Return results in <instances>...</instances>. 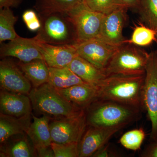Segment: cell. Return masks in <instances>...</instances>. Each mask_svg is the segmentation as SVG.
<instances>
[{
    "mask_svg": "<svg viewBox=\"0 0 157 157\" xmlns=\"http://www.w3.org/2000/svg\"><path fill=\"white\" fill-rule=\"evenodd\" d=\"M87 126L85 110L75 116L51 118L49 128L52 141L60 144L79 143Z\"/></svg>",
    "mask_w": 157,
    "mask_h": 157,
    "instance_id": "obj_8",
    "label": "cell"
},
{
    "mask_svg": "<svg viewBox=\"0 0 157 157\" xmlns=\"http://www.w3.org/2000/svg\"><path fill=\"white\" fill-rule=\"evenodd\" d=\"M84 0H36L34 6L39 16L52 13L66 14Z\"/></svg>",
    "mask_w": 157,
    "mask_h": 157,
    "instance_id": "obj_23",
    "label": "cell"
},
{
    "mask_svg": "<svg viewBox=\"0 0 157 157\" xmlns=\"http://www.w3.org/2000/svg\"><path fill=\"white\" fill-rule=\"evenodd\" d=\"M114 154L109 150L107 144L103 147L100 148L94 154L92 157H108L114 156Z\"/></svg>",
    "mask_w": 157,
    "mask_h": 157,
    "instance_id": "obj_31",
    "label": "cell"
},
{
    "mask_svg": "<svg viewBox=\"0 0 157 157\" xmlns=\"http://www.w3.org/2000/svg\"></svg>",
    "mask_w": 157,
    "mask_h": 157,
    "instance_id": "obj_36",
    "label": "cell"
},
{
    "mask_svg": "<svg viewBox=\"0 0 157 157\" xmlns=\"http://www.w3.org/2000/svg\"><path fill=\"white\" fill-rule=\"evenodd\" d=\"M156 33H157V29L156 30Z\"/></svg>",
    "mask_w": 157,
    "mask_h": 157,
    "instance_id": "obj_35",
    "label": "cell"
},
{
    "mask_svg": "<svg viewBox=\"0 0 157 157\" xmlns=\"http://www.w3.org/2000/svg\"><path fill=\"white\" fill-rule=\"evenodd\" d=\"M149 53L134 45H124L118 47L104 71L111 75H144Z\"/></svg>",
    "mask_w": 157,
    "mask_h": 157,
    "instance_id": "obj_4",
    "label": "cell"
},
{
    "mask_svg": "<svg viewBox=\"0 0 157 157\" xmlns=\"http://www.w3.org/2000/svg\"><path fill=\"white\" fill-rule=\"evenodd\" d=\"M1 89L29 95L32 89L30 82L13 61L4 58L0 61Z\"/></svg>",
    "mask_w": 157,
    "mask_h": 157,
    "instance_id": "obj_12",
    "label": "cell"
},
{
    "mask_svg": "<svg viewBox=\"0 0 157 157\" xmlns=\"http://www.w3.org/2000/svg\"><path fill=\"white\" fill-rule=\"evenodd\" d=\"M51 147L55 157H79V143H57L52 142Z\"/></svg>",
    "mask_w": 157,
    "mask_h": 157,
    "instance_id": "obj_29",
    "label": "cell"
},
{
    "mask_svg": "<svg viewBox=\"0 0 157 157\" xmlns=\"http://www.w3.org/2000/svg\"><path fill=\"white\" fill-rule=\"evenodd\" d=\"M65 14L74 27L76 43L97 38L105 15L91 9L84 0Z\"/></svg>",
    "mask_w": 157,
    "mask_h": 157,
    "instance_id": "obj_6",
    "label": "cell"
},
{
    "mask_svg": "<svg viewBox=\"0 0 157 157\" xmlns=\"http://www.w3.org/2000/svg\"><path fill=\"white\" fill-rule=\"evenodd\" d=\"M145 74L111 75L97 86L98 99L108 100L132 107H143L142 95Z\"/></svg>",
    "mask_w": 157,
    "mask_h": 157,
    "instance_id": "obj_1",
    "label": "cell"
},
{
    "mask_svg": "<svg viewBox=\"0 0 157 157\" xmlns=\"http://www.w3.org/2000/svg\"><path fill=\"white\" fill-rule=\"evenodd\" d=\"M138 9L140 17L146 25L157 29V0H140Z\"/></svg>",
    "mask_w": 157,
    "mask_h": 157,
    "instance_id": "obj_26",
    "label": "cell"
},
{
    "mask_svg": "<svg viewBox=\"0 0 157 157\" xmlns=\"http://www.w3.org/2000/svg\"><path fill=\"white\" fill-rule=\"evenodd\" d=\"M17 65L33 88L48 82L49 67L44 59H37L27 63L20 61Z\"/></svg>",
    "mask_w": 157,
    "mask_h": 157,
    "instance_id": "obj_21",
    "label": "cell"
},
{
    "mask_svg": "<svg viewBox=\"0 0 157 157\" xmlns=\"http://www.w3.org/2000/svg\"><path fill=\"white\" fill-rule=\"evenodd\" d=\"M32 117V113L19 117L0 113V144L14 135L27 133Z\"/></svg>",
    "mask_w": 157,
    "mask_h": 157,
    "instance_id": "obj_19",
    "label": "cell"
},
{
    "mask_svg": "<svg viewBox=\"0 0 157 157\" xmlns=\"http://www.w3.org/2000/svg\"><path fill=\"white\" fill-rule=\"evenodd\" d=\"M1 157H38L33 142L27 133L12 136L1 144Z\"/></svg>",
    "mask_w": 157,
    "mask_h": 157,
    "instance_id": "obj_18",
    "label": "cell"
},
{
    "mask_svg": "<svg viewBox=\"0 0 157 157\" xmlns=\"http://www.w3.org/2000/svg\"><path fill=\"white\" fill-rule=\"evenodd\" d=\"M39 46L43 59L49 67H68L78 55L75 44L53 45L40 42Z\"/></svg>",
    "mask_w": 157,
    "mask_h": 157,
    "instance_id": "obj_15",
    "label": "cell"
},
{
    "mask_svg": "<svg viewBox=\"0 0 157 157\" xmlns=\"http://www.w3.org/2000/svg\"><path fill=\"white\" fill-rule=\"evenodd\" d=\"M82 80L97 86L107 76L104 71L77 55L68 66Z\"/></svg>",
    "mask_w": 157,
    "mask_h": 157,
    "instance_id": "obj_20",
    "label": "cell"
},
{
    "mask_svg": "<svg viewBox=\"0 0 157 157\" xmlns=\"http://www.w3.org/2000/svg\"><path fill=\"white\" fill-rule=\"evenodd\" d=\"M39 16L42 27L35 37L40 42L53 45L76 44L74 27L66 14L56 13Z\"/></svg>",
    "mask_w": 157,
    "mask_h": 157,
    "instance_id": "obj_5",
    "label": "cell"
},
{
    "mask_svg": "<svg viewBox=\"0 0 157 157\" xmlns=\"http://www.w3.org/2000/svg\"><path fill=\"white\" fill-rule=\"evenodd\" d=\"M157 35L155 30L141 24L135 26L131 38L126 43L137 47L148 46L157 40Z\"/></svg>",
    "mask_w": 157,
    "mask_h": 157,
    "instance_id": "obj_25",
    "label": "cell"
},
{
    "mask_svg": "<svg viewBox=\"0 0 157 157\" xmlns=\"http://www.w3.org/2000/svg\"><path fill=\"white\" fill-rule=\"evenodd\" d=\"M40 41L36 37L23 38L18 36L7 43H1V58L13 57L20 61L29 62L37 59H43L39 46Z\"/></svg>",
    "mask_w": 157,
    "mask_h": 157,
    "instance_id": "obj_10",
    "label": "cell"
},
{
    "mask_svg": "<svg viewBox=\"0 0 157 157\" xmlns=\"http://www.w3.org/2000/svg\"><path fill=\"white\" fill-rule=\"evenodd\" d=\"M23 21L27 28L32 32L39 31L42 27V22L39 15L32 9L26 10L23 13Z\"/></svg>",
    "mask_w": 157,
    "mask_h": 157,
    "instance_id": "obj_30",
    "label": "cell"
},
{
    "mask_svg": "<svg viewBox=\"0 0 157 157\" xmlns=\"http://www.w3.org/2000/svg\"><path fill=\"white\" fill-rule=\"evenodd\" d=\"M141 155L144 157H157V142L146 148Z\"/></svg>",
    "mask_w": 157,
    "mask_h": 157,
    "instance_id": "obj_32",
    "label": "cell"
},
{
    "mask_svg": "<svg viewBox=\"0 0 157 157\" xmlns=\"http://www.w3.org/2000/svg\"><path fill=\"white\" fill-rule=\"evenodd\" d=\"M140 108L98 99L85 109L87 126L121 129L140 117Z\"/></svg>",
    "mask_w": 157,
    "mask_h": 157,
    "instance_id": "obj_2",
    "label": "cell"
},
{
    "mask_svg": "<svg viewBox=\"0 0 157 157\" xmlns=\"http://www.w3.org/2000/svg\"><path fill=\"white\" fill-rule=\"evenodd\" d=\"M56 89L66 100L82 109H86L98 100L97 86L88 83L77 84L67 88Z\"/></svg>",
    "mask_w": 157,
    "mask_h": 157,
    "instance_id": "obj_17",
    "label": "cell"
},
{
    "mask_svg": "<svg viewBox=\"0 0 157 157\" xmlns=\"http://www.w3.org/2000/svg\"><path fill=\"white\" fill-rule=\"evenodd\" d=\"M28 95L34 111L52 118L75 116L85 110L66 100L48 82L33 88Z\"/></svg>",
    "mask_w": 157,
    "mask_h": 157,
    "instance_id": "obj_3",
    "label": "cell"
},
{
    "mask_svg": "<svg viewBox=\"0 0 157 157\" xmlns=\"http://www.w3.org/2000/svg\"><path fill=\"white\" fill-rule=\"evenodd\" d=\"M84 1L91 9L104 14H109L119 8H127L121 0H84Z\"/></svg>",
    "mask_w": 157,
    "mask_h": 157,
    "instance_id": "obj_28",
    "label": "cell"
},
{
    "mask_svg": "<svg viewBox=\"0 0 157 157\" xmlns=\"http://www.w3.org/2000/svg\"><path fill=\"white\" fill-rule=\"evenodd\" d=\"M127 9L123 7L105 14L97 38L117 47L126 44L123 31L126 21Z\"/></svg>",
    "mask_w": 157,
    "mask_h": 157,
    "instance_id": "obj_9",
    "label": "cell"
},
{
    "mask_svg": "<svg viewBox=\"0 0 157 157\" xmlns=\"http://www.w3.org/2000/svg\"><path fill=\"white\" fill-rule=\"evenodd\" d=\"M49 71L48 83L57 89L67 88L76 85L86 83L68 67H49Z\"/></svg>",
    "mask_w": 157,
    "mask_h": 157,
    "instance_id": "obj_22",
    "label": "cell"
},
{
    "mask_svg": "<svg viewBox=\"0 0 157 157\" xmlns=\"http://www.w3.org/2000/svg\"><path fill=\"white\" fill-rule=\"evenodd\" d=\"M145 137L143 129H133L125 133L121 137L119 142L127 149L135 151L140 149Z\"/></svg>",
    "mask_w": 157,
    "mask_h": 157,
    "instance_id": "obj_27",
    "label": "cell"
},
{
    "mask_svg": "<svg viewBox=\"0 0 157 157\" xmlns=\"http://www.w3.org/2000/svg\"><path fill=\"white\" fill-rule=\"evenodd\" d=\"M75 45L78 56L103 70L118 48L97 38L76 43Z\"/></svg>",
    "mask_w": 157,
    "mask_h": 157,
    "instance_id": "obj_11",
    "label": "cell"
},
{
    "mask_svg": "<svg viewBox=\"0 0 157 157\" xmlns=\"http://www.w3.org/2000/svg\"><path fill=\"white\" fill-rule=\"evenodd\" d=\"M143 107L151 122V138L157 142V52H151L145 73L143 95Z\"/></svg>",
    "mask_w": 157,
    "mask_h": 157,
    "instance_id": "obj_7",
    "label": "cell"
},
{
    "mask_svg": "<svg viewBox=\"0 0 157 157\" xmlns=\"http://www.w3.org/2000/svg\"><path fill=\"white\" fill-rule=\"evenodd\" d=\"M120 129L87 126L79 143V157H92Z\"/></svg>",
    "mask_w": 157,
    "mask_h": 157,
    "instance_id": "obj_14",
    "label": "cell"
},
{
    "mask_svg": "<svg viewBox=\"0 0 157 157\" xmlns=\"http://www.w3.org/2000/svg\"><path fill=\"white\" fill-rule=\"evenodd\" d=\"M33 123H31L27 132L36 149L38 157H55L51 147V135L49 122L51 118L45 115L37 117L32 113Z\"/></svg>",
    "mask_w": 157,
    "mask_h": 157,
    "instance_id": "obj_13",
    "label": "cell"
},
{
    "mask_svg": "<svg viewBox=\"0 0 157 157\" xmlns=\"http://www.w3.org/2000/svg\"><path fill=\"white\" fill-rule=\"evenodd\" d=\"M22 0H0V9L4 8L17 7Z\"/></svg>",
    "mask_w": 157,
    "mask_h": 157,
    "instance_id": "obj_33",
    "label": "cell"
},
{
    "mask_svg": "<svg viewBox=\"0 0 157 157\" xmlns=\"http://www.w3.org/2000/svg\"><path fill=\"white\" fill-rule=\"evenodd\" d=\"M32 103L28 95L1 89V113L19 117L32 113Z\"/></svg>",
    "mask_w": 157,
    "mask_h": 157,
    "instance_id": "obj_16",
    "label": "cell"
},
{
    "mask_svg": "<svg viewBox=\"0 0 157 157\" xmlns=\"http://www.w3.org/2000/svg\"><path fill=\"white\" fill-rule=\"evenodd\" d=\"M126 7L128 9H137L139 6L140 0H121Z\"/></svg>",
    "mask_w": 157,
    "mask_h": 157,
    "instance_id": "obj_34",
    "label": "cell"
},
{
    "mask_svg": "<svg viewBox=\"0 0 157 157\" xmlns=\"http://www.w3.org/2000/svg\"><path fill=\"white\" fill-rule=\"evenodd\" d=\"M17 17L15 16L10 8L0 9V42L11 41L18 36L14 25Z\"/></svg>",
    "mask_w": 157,
    "mask_h": 157,
    "instance_id": "obj_24",
    "label": "cell"
}]
</instances>
